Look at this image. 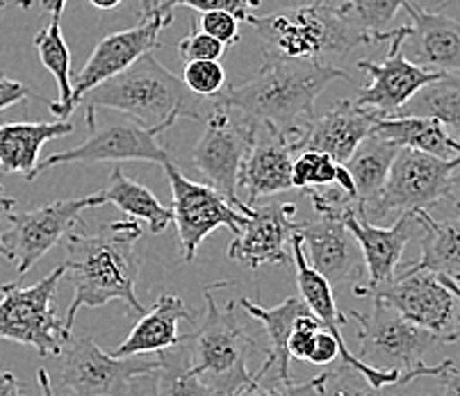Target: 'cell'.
<instances>
[{
    "label": "cell",
    "mask_w": 460,
    "mask_h": 396,
    "mask_svg": "<svg viewBox=\"0 0 460 396\" xmlns=\"http://www.w3.org/2000/svg\"><path fill=\"white\" fill-rule=\"evenodd\" d=\"M349 75L340 66L267 57L242 84H228L215 103L235 110L289 144L292 153L314 121V101L335 80Z\"/></svg>",
    "instance_id": "cell-1"
},
{
    "label": "cell",
    "mask_w": 460,
    "mask_h": 396,
    "mask_svg": "<svg viewBox=\"0 0 460 396\" xmlns=\"http://www.w3.org/2000/svg\"><path fill=\"white\" fill-rule=\"evenodd\" d=\"M142 240L139 221H112L92 235H66V271L74 278V301L66 312V328H74L83 308H101L110 301H123L139 317L146 308L139 304L135 285L139 276L137 242Z\"/></svg>",
    "instance_id": "cell-2"
},
{
    "label": "cell",
    "mask_w": 460,
    "mask_h": 396,
    "mask_svg": "<svg viewBox=\"0 0 460 396\" xmlns=\"http://www.w3.org/2000/svg\"><path fill=\"white\" fill-rule=\"evenodd\" d=\"M267 57L299 59L335 66L356 46H374L372 37L353 19L347 3L317 0L310 5L249 16Z\"/></svg>",
    "instance_id": "cell-3"
},
{
    "label": "cell",
    "mask_w": 460,
    "mask_h": 396,
    "mask_svg": "<svg viewBox=\"0 0 460 396\" xmlns=\"http://www.w3.org/2000/svg\"><path fill=\"white\" fill-rule=\"evenodd\" d=\"M191 101L194 98L185 83L164 64L157 62L155 55L148 53L117 78L84 93L80 105L87 110L89 130H96L98 110H117L144 128L169 130L178 119L203 121Z\"/></svg>",
    "instance_id": "cell-4"
},
{
    "label": "cell",
    "mask_w": 460,
    "mask_h": 396,
    "mask_svg": "<svg viewBox=\"0 0 460 396\" xmlns=\"http://www.w3.org/2000/svg\"><path fill=\"white\" fill-rule=\"evenodd\" d=\"M228 285L226 280L206 287V319L194 333L185 335L178 347L190 372L224 396H237L253 381L255 372L249 369V360L258 351V344L249 335L244 321L235 314L233 301L226 308L217 305L215 292Z\"/></svg>",
    "instance_id": "cell-5"
},
{
    "label": "cell",
    "mask_w": 460,
    "mask_h": 396,
    "mask_svg": "<svg viewBox=\"0 0 460 396\" xmlns=\"http://www.w3.org/2000/svg\"><path fill=\"white\" fill-rule=\"evenodd\" d=\"M458 160H440L426 153L402 148L392 164L390 178L376 201L360 207L365 221L376 225L387 216L408 212H431L438 203L451 201Z\"/></svg>",
    "instance_id": "cell-6"
},
{
    "label": "cell",
    "mask_w": 460,
    "mask_h": 396,
    "mask_svg": "<svg viewBox=\"0 0 460 396\" xmlns=\"http://www.w3.org/2000/svg\"><path fill=\"white\" fill-rule=\"evenodd\" d=\"M66 267L59 264L40 283L21 287L7 283L0 287V339L32 347L41 357L62 356L71 330L53 308L59 280Z\"/></svg>",
    "instance_id": "cell-7"
},
{
    "label": "cell",
    "mask_w": 460,
    "mask_h": 396,
    "mask_svg": "<svg viewBox=\"0 0 460 396\" xmlns=\"http://www.w3.org/2000/svg\"><path fill=\"white\" fill-rule=\"evenodd\" d=\"M349 321H356L358 333V357L374 369L383 372H417L426 369L424 356L442 344L456 342V338L429 333L424 328L406 321L399 312L387 308L381 301H374L372 312L349 310Z\"/></svg>",
    "instance_id": "cell-8"
},
{
    "label": "cell",
    "mask_w": 460,
    "mask_h": 396,
    "mask_svg": "<svg viewBox=\"0 0 460 396\" xmlns=\"http://www.w3.org/2000/svg\"><path fill=\"white\" fill-rule=\"evenodd\" d=\"M258 123L249 121L235 110L215 103L203 119V135L191 151V164L206 178L212 189L246 216H253V207L237 196V178L242 162L253 144Z\"/></svg>",
    "instance_id": "cell-9"
},
{
    "label": "cell",
    "mask_w": 460,
    "mask_h": 396,
    "mask_svg": "<svg viewBox=\"0 0 460 396\" xmlns=\"http://www.w3.org/2000/svg\"><path fill=\"white\" fill-rule=\"evenodd\" d=\"M157 357H114L92 338H71L59 356V385L71 396H126L133 381L160 372Z\"/></svg>",
    "instance_id": "cell-10"
},
{
    "label": "cell",
    "mask_w": 460,
    "mask_h": 396,
    "mask_svg": "<svg viewBox=\"0 0 460 396\" xmlns=\"http://www.w3.org/2000/svg\"><path fill=\"white\" fill-rule=\"evenodd\" d=\"M162 167L172 185V215L185 262H194L199 246L217 228H230L233 235H240L251 216L230 206L210 185L190 180L172 160Z\"/></svg>",
    "instance_id": "cell-11"
},
{
    "label": "cell",
    "mask_w": 460,
    "mask_h": 396,
    "mask_svg": "<svg viewBox=\"0 0 460 396\" xmlns=\"http://www.w3.org/2000/svg\"><path fill=\"white\" fill-rule=\"evenodd\" d=\"M365 299L381 301L387 308L402 314L406 321L424 328L429 333L460 338L456 323V296L429 271L402 269L394 280L383 287L363 294Z\"/></svg>",
    "instance_id": "cell-12"
},
{
    "label": "cell",
    "mask_w": 460,
    "mask_h": 396,
    "mask_svg": "<svg viewBox=\"0 0 460 396\" xmlns=\"http://www.w3.org/2000/svg\"><path fill=\"white\" fill-rule=\"evenodd\" d=\"M383 41L390 44L385 59H381V62L360 59L358 62V69H363L369 75V84H365L353 101L360 108H367L372 112L381 114L383 119H387L397 117L426 84L436 83L445 74L426 71L403 57L402 25H394L390 32H385Z\"/></svg>",
    "instance_id": "cell-13"
},
{
    "label": "cell",
    "mask_w": 460,
    "mask_h": 396,
    "mask_svg": "<svg viewBox=\"0 0 460 396\" xmlns=\"http://www.w3.org/2000/svg\"><path fill=\"white\" fill-rule=\"evenodd\" d=\"M164 128H144L133 119H121L101 130H92L80 146L69 151L53 153L40 162L35 176H41L49 169L59 164H98V162H151V164H167V148L157 142Z\"/></svg>",
    "instance_id": "cell-14"
},
{
    "label": "cell",
    "mask_w": 460,
    "mask_h": 396,
    "mask_svg": "<svg viewBox=\"0 0 460 396\" xmlns=\"http://www.w3.org/2000/svg\"><path fill=\"white\" fill-rule=\"evenodd\" d=\"M172 14L153 12V14L144 16L133 28L114 32V35H108L98 41L92 57L87 59V64H84L83 71L75 78L71 110L80 108L84 93L92 92L93 87L117 78L119 74L130 69L144 55L160 48V32L172 25Z\"/></svg>",
    "instance_id": "cell-15"
},
{
    "label": "cell",
    "mask_w": 460,
    "mask_h": 396,
    "mask_svg": "<svg viewBox=\"0 0 460 396\" xmlns=\"http://www.w3.org/2000/svg\"><path fill=\"white\" fill-rule=\"evenodd\" d=\"M92 207V196L66 198L28 212H12L10 228L3 233V244L10 251V262L16 264L19 276L28 274L62 237H66L71 224L80 212Z\"/></svg>",
    "instance_id": "cell-16"
},
{
    "label": "cell",
    "mask_w": 460,
    "mask_h": 396,
    "mask_svg": "<svg viewBox=\"0 0 460 396\" xmlns=\"http://www.w3.org/2000/svg\"><path fill=\"white\" fill-rule=\"evenodd\" d=\"M342 221L353 235V240H356V244L360 246L365 271H367V285H356L353 287L356 296H363V294L394 280L399 264H402L403 249L420 233V221H417L415 212L402 215L390 228H381V225L365 221L358 207H351L342 216Z\"/></svg>",
    "instance_id": "cell-17"
},
{
    "label": "cell",
    "mask_w": 460,
    "mask_h": 396,
    "mask_svg": "<svg viewBox=\"0 0 460 396\" xmlns=\"http://www.w3.org/2000/svg\"><path fill=\"white\" fill-rule=\"evenodd\" d=\"M296 235L304 240V253L308 264L331 287L344 283L360 285L365 260L360 246H356V240L342 219L319 216V221H304L299 224Z\"/></svg>",
    "instance_id": "cell-18"
},
{
    "label": "cell",
    "mask_w": 460,
    "mask_h": 396,
    "mask_svg": "<svg viewBox=\"0 0 460 396\" xmlns=\"http://www.w3.org/2000/svg\"><path fill=\"white\" fill-rule=\"evenodd\" d=\"M403 10L412 25H402V53L408 62L426 71L456 74L460 71V23L447 12H426L415 0Z\"/></svg>",
    "instance_id": "cell-19"
},
{
    "label": "cell",
    "mask_w": 460,
    "mask_h": 396,
    "mask_svg": "<svg viewBox=\"0 0 460 396\" xmlns=\"http://www.w3.org/2000/svg\"><path fill=\"white\" fill-rule=\"evenodd\" d=\"M294 203H267L253 207V216L246 221L240 235L228 246V258L258 269L265 264H289L288 242L299 230L301 221H294Z\"/></svg>",
    "instance_id": "cell-20"
},
{
    "label": "cell",
    "mask_w": 460,
    "mask_h": 396,
    "mask_svg": "<svg viewBox=\"0 0 460 396\" xmlns=\"http://www.w3.org/2000/svg\"><path fill=\"white\" fill-rule=\"evenodd\" d=\"M381 119V114L360 108L353 98H344L331 110H326L322 117H314V121L301 137L296 153L317 151L333 157L338 164H347L356 148L365 139L372 137L374 128Z\"/></svg>",
    "instance_id": "cell-21"
},
{
    "label": "cell",
    "mask_w": 460,
    "mask_h": 396,
    "mask_svg": "<svg viewBox=\"0 0 460 396\" xmlns=\"http://www.w3.org/2000/svg\"><path fill=\"white\" fill-rule=\"evenodd\" d=\"M292 148L283 137L258 126L253 144L242 162L237 189L246 191L249 207L267 196L283 194L292 187Z\"/></svg>",
    "instance_id": "cell-22"
},
{
    "label": "cell",
    "mask_w": 460,
    "mask_h": 396,
    "mask_svg": "<svg viewBox=\"0 0 460 396\" xmlns=\"http://www.w3.org/2000/svg\"><path fill=\"white\" fill-rule=\"evenodd\" d=\"M181 319L190 323L194 321L182 299L172 296V294H162L157 304L137 319L133 330L114 348L112 356L144 357L151 356V353H164L169 348H176L185 339V335L178 333V321Z\"/></svg>",
    "instance_id": "cell-23"
},
{
    "label": "cell",
    "mask_w": 460,
    "mask_h": 396,
    "mask_svg": "<svg viewBox=\"0 0 460 396\" xmlns=\"http://www.w3.org/2000/svg\"><path fill=\"white\" fill-rule=\"evenodd\" d=\"M74 132L71 121H14L0 126V172L35 180L41 148Z\"/></svg>",
    "instance_id": "cell-24"
},
{
    "label": "cell",
    "mask_w": 460,
    "mask_h": 396,
    "mask_svg": "<svg viewBox=\"0 0 460 396\" xmlns=\"http://www.w3.org/2000/svg\"><path fill=\"white\" fill-rule=\"evenodd\" d=\"M415 216L420 221L421 255L403 269L429 271L460 285V215L445 221L433 219L431 212H415Z\"/></svg>",
    "instance_id": "cell-25"
},
{
    "label": "cell",
    "mask_w": 460,
    "mask_h": 396,
    "mask_svg": "<svg viewBox=\"0 0 460 396\" xmlns=\"http://www.w3.org/2000/svg\"><path fill=\"white\" fill-rule=\"evenodd\" d=\"M374 135L399 148H411V151L426 153L440 160L460 157V139L454 137L447 126H442L436 119L387 117L376 123Z\"/></svg>",
    "instance_id": "cell-26"
},
{
    "label": "cell",
    "mask_w": 460,
    "mask_h": 396,
    "mask_svg": "<svg viewBox=\"0 0 460 396\" xmlns=\"http://www.w3.org/2000/svg\"><path fill=\"white\" fill-rule=\"evenodd\" d=\"M240 305L249 312V317L258 319L265 326L267 335H270L271 351L267 356V360L260 365V372H271L276 367V374L283 381H292V374H289V357L292 356H289L288 344L296 321L301 317L313 314L308 305H305V301L299 299V296H289V299H285L276 308H262V305L253 304V301L242 299Z\"/></svg>",
    "instance_id": "cell-27"
},
{
    "label": "cell",
    "mask_w": 460,
    "mask_h": 396,
    "mask_svg": "<svg viewBox=\"0 0 460 396\" xmlns=\"http://www.w3.org/2000/svg\"><path fill=\"white\" fill-rule=\"evenodd\" d=\"M105 203L117 206L119 210L126 212L130 219L144 221L155 235L157 233H164L173 221L172 210L162 206L155 196L151 194V189H146V187L139 185V182L130 180V178L121 172L119 164H114L112 172H110L105 189L92 196V207L105 206Z\"/></svg>",
    "instance_id": "cell-28"
},
{
    "label": "cell",
    "mask_w": 460,
    "mask_h": 396,
    "mask_svg": "<svg viewBox=\"0 0 460 396\" xmlns=\"http://www.w3.org/2000/svg\"><path fill=\"white\" fill-rule=\"evenodd\" d=\"M399 151H402L399 146L385 142L378 135H372L356 148L351 160L344 164L351 173L353 185H356L358 210L376 201L387 178H390L392 164L397 160Z\"/></svg>",
    "instance_id": "cell-29"
},
{
    "label": "cell",
    "mask_w": 460,
    "mask_h": 396,
    "mask_svg": "<svg viewBox=\"0 0 460 396\" xmlns=\"http://www.w3.org/2000/svg\"><path fill=\"white\" fill-rule=\"evenodd\" d=\"M37 53H40L41 64L55 78L59 89V101H50L49 110L58 117V121H69L74 114L71 101H74V83H71V50L62 35L59 19H50L46 28H41L35 37Z\"/></svg>",
    "instance_id": "cell-30"
},
{
    "label": "cell",
    "mask_w": 460,
    "mask_h": 396,
    "mask_svg": "<svg viewBox=\"0 0 460 396\" xmlns=\"http://www.w3.org/2000/svg\"><path fill=\"white\" fill-rule=\"evenodd\" d=\"M397 117L436 119L442 126L460 130V75L445 74L426 84Z\"/></svg>",
    "instance_id": "cell-31"
},
{
    "label": "cell",
    "mask_w": 460,
    "mask_h": 396,
    "mask_svg": "<svg viewBox=\"0 0 460 396\" xmlns=\"http://www.w3.org/2000/svg\"><path fill=\"white\" fill-rule=\"evenodd\" d=\"M160 372L155 374L160 396H224L203 378L190 372L181 347L160 353Z\"/></svg>",
    "instance_id": "cell-32"
},
{
    "label": "cell",
    "mask_w": 460,
    "mask_h": 396,
    "mask_svg": "<svg viewBox=\"0 0 460 396\" xmlns=\"http://www.w3.org/2000/svg\"><path fill=\"white\" fill-rule=\"evenodd\" d=\"M406 3L411 0H347L353 19L372 37L374 46L383 44V35L394 28L392 21L402 7H406Z\"/></svg>",
    "instance_id": "cell-33"
},
{
    "label": "cell",
    "mask_w": 460,
    "mask_h": 396,
    "mask_svg": "<svg viewBox=\"0 0 460 396\" xmlns=\"http://www.w3.org/2000/svg\"><path fill=\"white\" fill-rule=\"evenodd\" d=\"M338 162L317 151H301L292 164V187L301 191L323 189L335 185Z\"/></svg>",
    "instance_id": "cell-34"
},
{
    "label": "cell",
    "mask_w": 460,
    "mask_h": 396,
    "mask_svg": "<svg viewBox=\"0 0 460 396\" xmlns=\"http://www.w3.org/2000/svg\"><path fill=\"white\" fill-rule=\"evenodd\" d=\"M323 383L322 376H314L305 383L283 381L279 374L271 372H255L253 381L244 387L237 396H317L319 387Z\"/></svg>",
    "instance_id": "cell-35"
},
{
    "label": "cell",
    "mask_w": 460,
    "mask_h": 396,
    "mask_svg": "<svg viewBox=\"0 0 460 396\" xmlns=\"http://www.w3.org/2000/svg\"><path fill=\"white\" fill-rule=\"evenodd\" d=\"M317 396H390L385 390L374 387L363 374H358L356 369L349 365H340V367L323 372V383L319 387Z\"/></svg>",
    "instance_id": "cell-36"
},
{
    "label": "cell",
    "mask_w": 460,
    "mask_h": 396,
    "mask_svg": "<svg viewBox=\"0 0 460 396\" xmlns=\"http://www.w3.org/2000/svg\"><path fill=\"white\" fill-rule=\"evenodd\" d=\"M182 83L191 96L201 98H219L230 84L221 62H187Z\"/></svg>",
    "instance_id": "cell-37"
},
{
    "label": "cell",
    "mask_w": 460,
    "mask_h": 396,
    "mask_svg": "<svg viewBox=\"0 0 460 396\" xmlns=\"http://www.w3.org/2000/svg\"><path fill=\"white\" fill-rule=\"evenodd\" d=\"M173 7H190L201 14H210V12H226L233 14L240 23H246L251 12L262 7V0H160L155 12L162 14H172Z\"/></svg>",
    "instance_id": "cell-38"
},
{
    "label": "cell",
    "mask_w": 460,
    "mask_h": 396,
    "mask_svg": "<svg viewBox=\"0 0 460 396\" xmlns=\"http://www.w3.org/2000/svg\"><path fill=\"white\" fill-rule=\"evenodd\" d=\"M226 53V46L215 37L206 35L203 30L191 28L185 40L178 41V55L182 62H219Z\"/></svg>",
    "instance_id": "cell-39"
},
{
    "label": "cell",
    "mask_w": 460,
    "mask_h": 396,
    "mask_svg": "<svg viewBox=\"0 0 460 396\" xmlns=\"http://www.w3.org/2000/svg\"><path fill=\"white\" fill-rule=\"evenodd\" d=\"M240 21L233 14H226V12H210V14H203L199 21V30H203L206 35L215 37L217 41L228 48V46H235L240 41Z\"/></svg>",
    "instance_id": "cell-40"
},
{
    "label": "cell",
    "mask_w": 460,
    "mask_h": 396,
    "mask_svg": "<svg viewBox=\"0 0 460 396\" xmlns=\"http://www.w3.org/2000/svg\"><path fill=\"white\" fill-rule=\"evenodd\" d=\"M319 330H322V323H319V319L314 314L301 317L296 321V326H294L292 338H289V356L296 357V360H310Z\"/></svg>",
    "instance_id": "cell-41"
},
{
    "label": "cell",
    "mask_w": 460,
    "mask_h": 396,
    "mask_svg": "<svg viewBox=\"0 0 460 396\" xmlns=\"http://www.w3.org/2000/svg\"><path fill=\"white\" fill-rule=\"evenodd\" d=\"M28 98H40V96L30 92V89L25 87V84H21L19 80H12L7 78V75L0 74V112L12 108V105L25 103Z\"/></svg>",
    "instance_id": "cell-42"
},
{
    "label": "cell",
    "mask_w": 460,
    "mask_h": 396,
    "mask_svg": "<svg viewBox=\"0 0 460 396\" xmlns=\"http://www.w3.org/2000/svg\"><path fill=\"white\" fill-rule=\"evenodd\" d=\"M126 396H160L157 394V381H155V374L151 376H142L137 381H133L130 390L126 392Z\"/></svg>",
    "instance_id": "cell-43"
},
{
    "label": "cell",
    "mask_w": 460,
    "mask_h": 396,
    "mask_svg": "<svg viewBox=\"0 0 460 396\" xmlns=\"http://www.w3.org/2000/svg\"><path fill=\"white\" fill-rule=\"evenodd\" d=\"M14 206H16L14 198L3 194V187H0V255L7 260H10V251H7V246L3 244V221L10 219V215L14 212Z\"/></svg>",
    "instance_id": "cell-44"
},
{
    "label": "cell",
    "mask_w": 460,
    "mask_h": 396,
    "mask_svg": "<svg viewBox=\"0 0 460 396\" xmlns=\"http://www.w3.org/2000/svg\"><path fill=\"white\" fill-rule=\"evenodd\" d=\"M0 396H23V385L7 369H0Z\"/></svg>",
    "instance_id": "cell-45"
},
{
    "label": "cell",
    "mask_w": 460,
    "mask_h": 396,
    "mask_svg": "<svg viewBox=\"0 0 460 396\" xmlns=\"http://www.w3.org/2000/svg\"><path fill=\"white\" fill-rule=\"evenodd\" d=\"M442 385V396H460V374L456 372V367L447 369L440 376Z\"/></svg>",
    "instance_id": "cell-46"
},
{
    "label": "cell",
    "mask_w": 460,
    "mask_h": 396,
    "mask_svg": "<svg viewBox=\"0 0 460 396\" xmlns=\"http://www.w3.org/2000/svg\"><path fill=\"white\" fill-rule=\"evenodd\" d=\"M66 3H69V0H41V5H44V10L50 14V19L59 21H62V12L64 7H66Z\"/></svg>",
    "instance_id": "cell-47"
},
{
    "label": "cell",
    "mask_w": 460,
    "mask_h": 396,
    "mask_svg": "<svg viewBox=\"0 0 460 396\" xmlns=\"http://www.w3.org/2000/svg\"><path fill=\"white\" fill-rule=\"evenodd\" d=\"M37 383H40L41 396H55L53 385H50V376L46 369H37Z\"/></svg>",
    "instance_id": "cell-48"
},
{
    "label": "cell",
    "mask_w": 460,
    "mask_h": 396,
    "mask_svg": "<svg viewBox=\"0 0 460 396\" xmlns=\"http://www.w3.org/2000/svg\"><path fill=\"white\" fill-rule=\"evenodd\" d=\"M438 278H440V283L445 285V287L449 289L451 294H454V296H456V301H458V304H460V285L456 283V280H451V278H445V276H438ZM456 323H458V328H460V312L456 314Z\"/></svg>",
    "instance_id": "cell-49"
},
{
    "label": "cell",
    "mask_w": 460,
    "mask_h": 396,
    "mask_svg": "<svg viewBox=\"0 0 460 396\" xmlns=\"http://www.w3.org/2000/svg\"><path fill=\"white\" fill-rule=\"evenodd\" d=\"M89 3L98 10H114V7L121 5V0H89Z\"/></svg>",
    "instance_id": "cell-50"
},
{
    "label": "cell",
    "mask_w": 460,
    "mask_h": 396,
    "mask_svg": "<svg viewBox=\"0 0 460 396\" xmlns=\"http://www.w3.org/2000/svg\"><path fill=\"white\" fill-rule=\"evenodd\" d=\"M451 203H454L456 210H458V215H460V169H458V173H456V182H454V194H451Z\"/></svg>",
    "instance_id": "cell-51"
},
{
    "label": "cell",
    "mask_w": 460,
    "mask_h": 396,
    "mask_svg": "<svg viewBox=\"0 0 460 396\" xmlns=\"http://www.w3.org/2000/svg\"><path fill=\"white\" fill-rule=\"evenodd\" d=\"M157 5H160V0H142V12H144V16L153 14V12L157 10Z\"/></svg>",
    "instance_id": "cell-52"
},
{
    "label": "cell",
    "mask_w": 460,
    "mask_h": 396,
    "mask_svg": "<svg viewBox=\"0 0 460 396\" xmlns=\"http://www.w3.org/2000/svg\"><path fill=\"white\" fill-rule=\"evenodd\" d=\"M16 5H21L23 10H30V7L35 5V0H16Z\"/></svg>",
    "instance_id": "cell-53"
},
{
    "label": "cell",
    "mask_w": 460,
    "mask_h": 396,
    "mask_svg": "<svg viewBox=\"0 0 460 396\" xmlns=\"http://www.w3.org/2000/svg\"><path fill=\"white\" fill-rule=\"evenodd\" d=\"M7 5H10V0H0V12L5 10V7H7Z\"/></svg>",
    "instance_id": "cell-54"
}]
</instances>
